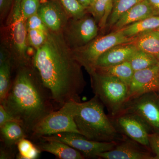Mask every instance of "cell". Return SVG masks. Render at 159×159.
<instances>
[{"instance_id": "cell-1", "label": "cell", "mask_w": 159, "mask_h": 159, "mask_svg": "<svg viewBox=\"0 0 159 159\" xmlns=\"http://www.w3.org/2000/svg\"><path fill=\"white\" fill-rule=\"evenodd\" d=\"M32 63L57 109L68 102H80V95L86 84L82 66L62 32L49 30L46 41L36 50Z\"/></svg>"}, {"instance_id": "cell-2", "label": "cell", "mask_w": 159, "mask_h": 159, "mask_svg": "<svg viewBox=\"0 0 159 159\" xmlns=\"http://www.w3.org/2000/svg\"><path fill=\"white\" fill-rule=\"evenodd\" d=\"M13 68L16 72L11 89L0 104L22 126L29 139L43 119L58 109L32 62Z\"/></svg>"}, {"instance_id": "cell-3", "label": "cell", "mask_w": 159, "mask_h": 159, "mask_svg": "<svg viewBox=\"0 0 159 159\" xmlns=\"http://www.w3.org/2000/svg\"><path fill=\"white\" fill-rule=\"evenodd\" d=\"M74 122L80 134L100 142L118 143L125 135L118 130L97 96L84 102H70Z\"/></svg>"}, {"instance_id": "cell-4", "label": "cell", "mask_w": 159, "mask_h": 159, "mask_svg": "<svg viewBox=\"0 0 159 159\" xmlns=\"http://www.w3.org/2000/svg\"><path fill=\"white\" fill-rule=\"evenodd\" d=\"M21 1H14L6 22V40L2 43L11 52L13 67L32 62L29 54L28 30L21 10Z\"/></svg>"}, {"instance_id": "cell-5", "label": "cell", "mask_w": 159, "mask_h": 159, "mask_svg": "<svg viewBox=\"0 0 159 159\" xmlns=\"http://www.w3.org/2000/svg\"><path fill=\"white\" fill-rule=\"evenodd\" d=\"M89 75L95 96L107 109L110 117L116 116L128 100L129 86L116 77L101 74L96 70Z\"/></svg>"}, {"instance_id": "cell-6", "label": "cell", "mask_w": 159, "mask_h": 159, "mask_svg": "<svg viewBox=\"0 0 159 159\" xmlns=\"http://www.w3.org/2000/svg\"><path fill=\"white\" fill-rule=\"evenodd\" d=\"M133 38L126 37L118 30L96 37L85 46L72 50V52L76 59L89 74L95 70L97 60L101 55L115 46L131 42Z\"/></svg>"}, {"instance_id": "cell-7", "label": "cell", "mask_w": 159, "mask_h": 159, "mask_svg": "<svg viewBox=\"0 0 159 159\" xmlns=\"http://www.w3.org/2000/svg\"><path fill=\"white\" fill-rule=\"evenodd\" d=\"M65 132L80 134L74 122L70 102L43 119L34 129L29 139L34 142L41 137Z\"/></svg>"}, {"instance_id": "cell-8", "label": "cell", "mask_w": 159, "mask_h": 159, "mask_svg": "<svg viewBox=\"0 0 159 159\" xmlns=\"http://www.w3.org/2000/svg\"><path fill=\"white\" fill-rule=\"evenodd\" d=\"M122 114L138 116L151 128L159 131V97L156 92L145 93L129 99L117 115Z\"/></svg>"}, {"instance_id": "cell-9", "label": "cell", "mask_w": 159, "mask_h": 159, "mask_svg": "<svg viewBox=\"0 0 159 159\" xmlns=\"http://www.w3.org/2000/svg\"><path fill=\"white\" fill-rule=\"evenodd\" d=\"M97 22L93 16L87 15L70 18L62 33L66 43L72 50L82 48L97 37Z\"/></svg>"}, {"instance_id": "cell-10", "label": "cell", "mask_w": 159, "mask_h": 159, "mask_svg": "<svg viewBox=\"0 0 159 159\" xmlns=\"http://www.w3.org/2000/svg\"><path fill=\"white\" fill-rule=\"evenodd\" d=\"M40 138L63 142L81 152L85 158H98L99 154L112 150L117 143L92 141L80 134L75 133H61Z\"/></svg>"}, {"instance_id": "cell-11", "label": "cell", "mask_w": 159, "mask_h": 159, "mask_svg": "<svg viewBox=\"0 0 159 159\" xmlns=\"http://www.w3.org/2000/svg\"><path fill=\"white\" fill-rule=\"evenodd\" d=\"M110 117L120 132L150 149L148 135L151 128L144 120L131 114H119Z\"/></svg>"}, {"instance_id": "cell-12", "label": "cell", "mask_w": 159, "mask_h": 159, "mask_svg": "<svg viewBox=\"0 0 159 159\" xmlns=\"http://www.w3.org/2000/svg\"><path fill=\"white\" fill-rule=\"evenodd\" d=\"M151 151L148 147L125 136L112 150L99 153L97 157L105 159H154Z\"/></svg>"}, {"instance_id": "cell-13", "label": "cell", "mask_w": 159, "mask_h": 159, "mask_svg": "<svg viewBox=\"0 0 159 159\" xmlns=\"http://www.w3.org/2000/svg\"><path fill=\"white\" fill-rule=\"evenodd\" d=\"M38 13L50 31L62 32L70 18L57 0L41 3Z\"/></svg>"}, {"instance_id": "cell-14", "label": "cell", "mask_w": 159, "mask_h": 159, "mask_svg": "<svg viewBox=\"0 0 159 159\" xmlns=\"http://www.w3.org/2000/svg\"><path fill=\"white\" fill-rule=\"evenodd\" d=\"M159 83V64L144 70L134 71L129 86V99L145 93L156 92Z\"/></svg>"}, {"instance_id": "cell-15", "label": "cell", "mask_w": 159, "mask_h": 159, "mask_svg": "<svg viewBox=\"0 0 159 159\" xmlns=\"http://www.w3.org/2000/svg\"><path fill=\"white\" fill-rule=\"evenodd\" d=\"M137 50L136 46L131 42L115 46L99 57L96 63V68L110 66L127 61Z\"/></svg>"}, {"instance_id": "cell-16", "label": "cell", "mask_w": 159, "mask_h": 159, "mask_svg": "<svg viewBox=\"0 0 159 159\" xmlns=\"http://www.w3.org/2000/svg\"><path fill=\"white\" fill-rule=\"evenodd\" d=\"M34 142L41 152L54 155L60 159H83V155L63 142L56 140L39 139Z\"/></svg>"}, {"instance_id": "cell-17", "label": "cell", "mask_w": 159, "mask_h": 159, "mask_svg": "<svg viewBox=\"0 0 159 159\" xmlns=\"http://www.w3.org/2000/svg\"><path fill=\"white\" fill-rule=\"evenodd\" d=\"M153 16L157 15L153 9L145 0H142L124 12L112 29L114 31H118L131 24Z\"/></svg>"}, {"instance_id": "cell-18", "label": "cell", "mask_w": 159, "mask_h": 159, "mask_svg": "<svg viewBox=\"0 0 159 159\" xmlns=\"http://www.w3.org/2000/svg\"><path fill=\"white\" fill-rule=\"evenodd\" d=\"M138 50L154 56L159 61V31L150 30L133 37L131 42Z\"/></svg>"}, {"instance_id": "cell-19", "label": "cell", "mask_w": 159, "mask_h": 159, "mask_svg": "<svg viewBox=\"0 0 159 159\" xmlns=\"http://www.w3.org/2000/svg\"><path fill=\"white\" fill-rule=\"evenodd\" d=\"M1 142L8 147H16L18 142L28 136L20 124L16 120L9 121L0 127Z\"/></svg>"}, {"instance_id": "cell-20", "label": "cell", "mask_w": 159, "mask_h": 159, "mask_svg": "<svg viewBox=\"0 0 159 159\" xmlns=\"http://www.w3.org/2000/svg\"><path fill=\"white\" fill-rule=\"evenodd\" d=\"M95 70L101 74L116 77L129 86L134 73V71L128 61L110 66L97 67Z\"/></svg>"}, {"instance_id": "cell-21", "label": "cell", "mask_w": 159, "mask_h": 159, "mask_svg": "<svg viewBox=\"0 0 159 159\" xmlns=\"http://www.w3.org/2000/svg\"><path fill=\"white\" fill-rule=\"evenodd\" d=\"M159 27V15H157L146 18L119 30L126 37L133 38L142 32L156 30Z\"/></svg>"}, {"instance_id": "cell-22", "label": "cell", "mask_w": 159, "mask_h": 159, "mask_svg": "<svg viewBox=\"0 0 159 159\" xmlns=\"http://www.w3.org/2000/svg\"><path fill=\"white\" fill-rule=\"evenodd\" d=\"M127 61L134 71L144 70L159 64V61L154 56L139 50L132 55Z\"/></svg>"}, {"instance_id": "cell-23", "label": "cell", "mask_w": 159, "mask_h": 159, "mask_svg": "<svg viewBox=\"0 0 159 159\" xmlns=\"http://www.w3.org/2000/svg\"><path fill=\"white\" fill-rule=\"evenodd\" d=\"M12 68L11 58L0 65V102L5 99L11 89L12 82L11 79Z\"/></svg>"}, {"instance_id": "cell-24", "label": "cell", "mask_w": 159, "mask_h": 159, "mask_svg": "<svg viewBox=\"0 0 159 159\" xmlns=\"http://www.w3.org/2000/svg\"><path fill=\"white\" fill-rule=\"evenodd\" d=\"M142 0H114L112 10L107 20V25L112 28L120 16L128 9Z\"/></svg>"}, {"instance_id": "cell-25", "label": "cell", "mask_w": 159, "mask_h": 159, "mask_svg": "<svg viewBox=\"0 0 159 159\" xmlns=\"http://www.w3.org/2000/svg\"><path fill=\"white\" fill-rule=\"evenodd\" d=\"M17 148L16 158L18 159H36L42 152L34 142L27 138L18 142Z\"/></svg>"}, {"instance_id": "cell-26", "label": "cell", "mask_w": 159, "mask_h": 159, "mask_svg": "<svg viewBox=\"0 0 159 159\" xmlns=\"http://www.w3.org/2000/svg\"><path fill=\"white\" fill-rule=\"evenodd\" d=\"M70 18H77L85 15L87 9L78 0H57Z\"/></svg>"}, {"instance_id": "cell-27", "label": "cell", "mask_w": 159, "mask_h": 159, "mask_svg": "<svg viewBox=\"0 0 159 159\" xmlns=\"http://www.w3.org/2000/svg\"><path fill=\"white\" fill-rule=\"evenodd\" d=\"M48 31L45 32L38 29L28 30L27 40L29 46L37 50L46 41Z\"/></svg>"}, {"instance_id": "cell-28", "label": "cell", "mask_w": 159, "mask_h": 159, "mask_svg": "<svg viewBox=\"0 0 159 159\" xmlns=\"http://www.w3.org/2000/svg\"><path fill=\"white\" fill-rule=\"evenodd\" d=\"M40 2L39 0H21V10L25 20L38 11Z\"/></svg>"}, {"instance_id": "cell-29", "label": "cell", "mask_w": 159, "mask_h": 159, "mask_svg": "<svg viewBox=\"0 0 159 159\" xmlns=\"http://www.w3.org/2000/svg\"><path fill=\"white\" fill-rule=\"evenodd\" d=\"M27 30L30 29H38L45 32H48L49 29L43 22L38 12L29 17L26 21Z\"/></svg>"}, {"instance_id": "cell-30", "label": "cell", "mask_w": 159, "mask_h": 159, "mask_svg": "<svg viewBox=\"0 0 159 159\" xmlns=\"http://www.w3.org/2000/svg\"><path fill=\"white\" fill-rule=\"evenodd\" d=\"M148 141L150 150L155 155L154 159H159V131L149 134Z\"/></svg>"}, {"instance_id": "cell-31", "label": "cell", "mask_w": 159, "mask_h": 159, "mask_svg": "<svg viewBox=\"0 0 159 159\" xmlns=\"http://www.w3.org/2000/svg\"><path fill=\"white\" fill-rule=\"evenodd\" d=\"M17 150L16 147H8L1 143L0 147V159H12L16 157Z\"/></svg>"}, {"instance_id": "cell-32", "label": "cell", "mask_w": 159, "mask_h": 159, "mask_svg": "<svg viewBox=\"0 0 159 159\" xmlns=\"http://www.w3.org/2000/svg\"><path fill=\"white\" fill-rule=\"evenodd\" d=\"M14 0H0V15L1 19L4 20L9 16Z\"/></svg>"}, {"instance_id": "cell-33", "label": "cell", "mask_w": 159, "mask_h": 159, "mask_svg": "<svg viewBox=\"0 0 159 159\" xmlns=\"http://www.w3.org/2000/svg\"><path fill=\"white\" fill-rule=\"evenodd\" d=\"M113 1L114 0H102L106 5V11L104 17L99 25V27L101 29H103L107 25L109 17L112 10Z\"/></svg>"}, {"instance_id": "cell-34", "label": "cell", "mask_w": 159, "mask_h": 159, "mask_svg": "<svg viewBox=\"0 0 159 159\" xmlns=\"http://www.w3.org/2000/svg\"><path fill=\"white\" fill-rule=\"evenodd\" d=\"M13 120H15V119L6 110L2 104H0V127L7 122Z\"/></svg>"}, {"instance_id": "cell-35", "label": "cell", "mask_w": 159, "mask_h": 159, "mask_svg": "<svg viewBox=\"0 0 159 159\" xmlns=\"http://www.w3.org/2000/svg\"><path fill=\"white\" fill-rule=\"evenodd\" d=\"M153 9L156 15H159V0H145Z\"/></svg>"}, {"instance_id": "cell-36", "label": "cell", "mask_w": 159, "mask_h": 159, "mask_svg": "<svg viewBox=\"0 0 159 159\" xmlns=\"http://www.w3.org/2000/svg\"><path fill=\"white\" fill-rule=\"evenodd\" d=\"M78 1L86 9H88L90 6L91 0H78Z\"/></svg>"}, {"instance_id": "cell-37", "label": "cell", "mask_w": 159, "mask_h": 159, "mask_svg": "<svg viewBox=\"0 0 159 159\" xmlns=\"http://www.w3.org/2000/svg\"><path fill=\"white\" fill-rule=\"evenodd\" d=\"M97 0H91V4L90 6H92L93 4H94L96 2H97Z\"/></svg>"}, {"instance_id": "cell-38", "label": "cell", "mask_w": 159, "mask_h": 159, "mask_svg": "<svg viewBox=\"0 0 159 159\" xmlns=\"http://www.w3.org/2000/svg\"><path fill=\"white\" fill-rule=\"evenodd\" d=\"M156 93H157V94H158V96L159 97V83L158 87Z\"/></svg>"}, {"instance_id": "cell-39", "label": "cell", "mask_w": 159, "mask_h": 159, "mask_svg": "<svg viewBox=\"0 0 159 159\" xmlns=\"http://www.w3.org/2000/svg\"><path fill=\"white\" fill-rule=\"evenodd\" d=\"M40 2V3H42L43 2H45L46 0H39Z\"/></svg>"}, {"instance_id": "cell-40", "label": "cell", "mask_w": 159, "mask_h": 159, "mask_svg": "<svg viewBox=\"0 0 159 159\" xmlns=\"http://www.w3.org/2000/svg\"><path fill=\"white\" fill-rule=\"evenodd\" d=\"M156 30H157V31H159V27L158 28H157V29H156Z\"/></svg>"}]
</instances>
